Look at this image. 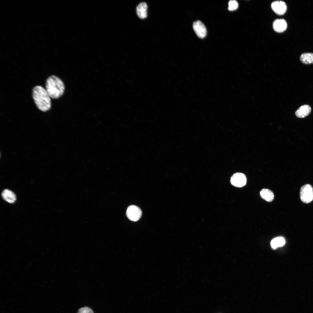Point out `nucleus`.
Wrapping results in <instances>:
<instances>
[{"instance_id":"nucleus-1","label":"nucleus","mask_w":313,"mask_h":313,"mask_svg":"<svg viewBox=\"0 0 313 313\" xmlns=\"http://www.w3.org/2000/svg\"><path fill=\"white\" fill-rule=\"evenodd\" d=\"M32 95L35 105L40 110L46 112L50 109V97L42 86L36 85L34 87L32 90Z\"/></svg>"},{"instance_id":"nucleus-2","label":"nucleus","mask_w":313,"mask_h":313,"mask_svg":"<svg viewBox=\"0 0 313 313\" xmlns=\"http://www.w3.org/2000/svg\"><path fill=\"white\" fill-rule=\"evenodd\" d=\"M65 89L63 82L57 76L51 75L46 79L45 89L50 98L54 99L59 98L64 94Z\"/></svg>"},{"instance_id":"nucleus-3","label":"nucleus","mask_w":313,"mask_h":313,"mask_svg":"<svg viewBox=\"0 0 313 313\" xmlns=\"http://www.w3.org/2000/svg\"><path fill=\"white\" fill-rule=\"evenodd\" d=\"M300 199L301 201L305 203L311 202L313 200V188L309 184H306L301 188L300 192Z\"/></svg>"},{"instance_id":"nucleus-4","label":"nucleus","mask_w":313,"mask_h":313,"mask_svg":"<svg viewBox=\"0 0 313 313\" xmlns=\"http://www.w3.org/2000/svg\"><path fill=\"white\" fill-rule=\"evenodd\" d=\"M142 212L139 208L135 205H131L127 208L126 214L130 220L136 221L141 217Z\"/></svg>"},{"instance_id":"nucleus-5","label":"nucleus","mask_w":313,"mask_h":313,"mask_svg":"<svg viewBox=\"0 0 313 313\" xmlns=\"http://www.w3.org/2000/svg\"><path fill=\"white\" fill-rule=\"evenodd\" d=\"M247 179L246 176L241 173H236L231 177L230 182L233 186L237 187H243L245 185Z\"/></svg>"},{"instance_id":"nucleus-6","label":"nucleus","mask_w":313,"mask_h":313,"mask_svg":"<svg viewBox=\"0 0 313 313\" xmlns=\"http://www.w3.org/2000/svg\"><path fill=\"white\" fill-rule=\"evenodd\" d=\"M193 27L196 34L199 38H203L205 37L207 33V29L202 22L197 21L194 22Z\"/></svg>"},{"instance_id":"nucleus-7","label":"nucleus","mask_w":313,"mask_h":313,"mask_svg":"<svg viewBox=\"0 0 313 313\" xmlns=\"http://www.w3.org/2000/svg\"><path fill=\"white\" fill-rule=\"evenodd\" d=\"M271 7L273 11L279 15L283 14L285 12L287 9L286 3L282 1H276L272 3Z\"/></svg>"},{"instance_id":"nucleus-8","label":"nucleus","mask_w":313,"mask_h":313,"mask_svg":"<svg viewBox=\"0 0 313 313\" xmlns=\"http://www.w3.org/2000/svg\"><path fill=\"white\" fill-rule=\"evenodd\" d=\"M287 26V22L283 19H277L275 20L273 24L274 29L276 32H281L285 31Z\"/></svg>"},{"instance_id":"nucleus-9","label":"nucleus","mask_w":313,"mask_h":313,"mask_svg":"<svg viewBox=\"0 0 313 313\" xmlns=\"http://www.w3.org/2000/svg\"><path fill=\"white\" fill-rule=\"evenodd\" d=\"M148 6L145 2L140 3L137 7L136 12L138 17L140 19H144L147 16Z\"/></svg>"},{"instance_id":"nucleus-10","label":"nucleus","mask_w":313,"mask_h":313,"mask_svg":"<svg viewBox=\"0 0 313 313\" xmlns=\"http://www.w3.org/2000/svg\"><path fill=\"white\" fill-rule=\"evenodd\" d=\"M311 108L308 105L301 106L295 112L296 116L299 118H304L308 115L311 112Z\"/></svg>"},{"instance_id":"nucleus-11","label":"nucleus","mask_w":313,"mask_h":313,"mask_svg":"<svg viewBox=\"0 0 313 313\" xmlns=\"http://www.w3.org/2000/svg\"><path fill=\"white\" fill-rule=\"evenodd\" d=\"M3 199L10 203H13L16 200V196L12 191L6 189L2 192L1 194Z\"/></svg>"},{"instance_id":"nucleus-12","label":"nucleus","mask_w":313,"mask_h":313,"mask_svg":"<svg viewBox=\"0 0 313 313\" xmlns=\"http://www.w3.org/2000/svg\"><path fill=\"white\" fill-rule=\"evenodd\" d=\"M260 194L261 197L268 202L272 201L274 199L273 193L269 189H263L261 191Z\"/></svg>"},{"instance_id":"nucleus-13","label":"nucleus","mask_w":313,"mask_h":313,"mask_svg":"<svg viewBox=\"0 0 313 313\" xmlns=\"http://www.w3.org/2000/svg\"><path fill=\"white\" fill-rule=\"evenodd\" d=\"M300 60L303 63L305 64H309L313 63V53H303L301 55Z\"/></svg>"},{"instance_id":"nucleus-14","label":"nucleus","mask_w":313,"mask_h":313,"mask_svg":"<svg viewBox=\"0 0 313 313\" xmlns=\"http://www.w3.org/2000/svg\"><path fill=\"white\" fill-rule=\"evenodd\" d=\"M285 243V240L283 237H279L276 238L272 240L271 242L272 247L276 249L277 247L283 246Z\"/></svg>"},{"instance_id":"nucleus-15","label":"nucleus","mask_w":313,"mask_h":313,"mask_svg":"<svg viewBox=\"0 0 313 313\" xmlns=\"http://www.w3.org/2000/svg\"><path fill=\"white\" fill-rule=\"evenodd\" d=\"M238 6V3L235 0H231L228 3V9L230 11H233L236 10Z\"/></svg>"},{"instance_id":"nucleus-16","label":"nucleus","mask_w":313,"mask_h":313,"mask_svg":"<svg viewBox=\"0 0 313 313\" xmlns=\"http://www.w3.org/2000/svg\"><path fill=\"white\" fill-rule=\"evenodd\" d=\"M77 313H94L92 310L90 308L85 307L80 308Z\"/></svg>"}]
</instances>
